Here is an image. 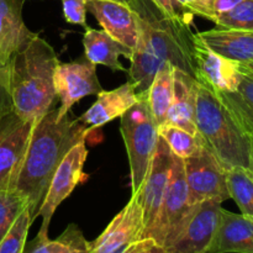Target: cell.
Instances as JSON below:
<instances>
[{
    "label": "cell",
    "mask_w": 253,
    "mask_h": 253,
    "mask_svg": "<svg viewBox=\"0 0 253 253\" xmlns=\"http://www.w3.org/2000/svg\"><path fill=\"white\" fill-rule=\"evenodd\" d=\"M130 6L137 20L138 40L130 58L128 82L138 98H147L156 73L166 63L199 81L193 20L169 15L151 0H131Z\"/></svg>",
    "instance_id": "obj_1"
},
{
    "label": "cell",
    "mask_w": 253,
    "mask_h": 253,
    "mask_svg": "<svg viewBox=\"0 0 253 253\" xmlns=\"http://www.w3.org/2000/svg\"><path fill=\"white\" fill-rule=\"evenodd\" d=\"M90 132L71 111L63 118L52 108L35 125L29 146L10 189L27 200L32 222L43 203L52 177L67 153Z\"/></svg>",
    "instance_id": "obj_2"
},
{
    "label": "cell",
    "mask_w": 253,
    "mask_h": 253,
    "mask_svg": "<svg viewBox=\"0 0 253 253\" xmlns=\"http://www.w3.org/2000/svg\"><path fill=\"white\" fill-rule=\"evenodd\" d=\"M59 59L53 47L39 34L7 63L12 110L24 120L37 124L56 100L53 77Z\"/></svg>",
    "instance_id": "obj_3"
},
{
    "label": "cell",
    "mask_w": 253,
    "mask_h": 253,
    "mask_svg": "<svg viewBox=\"0 0 253 253\" xmlns=\"http://www.w3.org/2000/svg\"><path fill=\"white\" fill-rule=\"evenodd\" d=\"M195 125L205 147L226 170L245 168L253 172L251 136L242 128L217 94L205 84H197Z\"/></svg>",
    "instance_id": "obj_4"
},
{
    "label": "cell",
    "mask_w": 253,
    "mask_h": 253,
    "mask_svg": "<svg viewBox=\"0 0 253 253\" xmlns=\"http://www.w3.org/2000/svg\"><path fill=\"white\" fill-rule=\"evenodd\" d=\"M120 131L130 162L131 190L136 194L147 174L157 147L158 125L146 98H140L120 116Z\"/></svg>",
    "instance_id": "obj_5"
},
{
    "label": "cell",
    "mask_w": 253,
    "mask_h": 253,
    "mask_svg": "<svg viewBox=\"0 0 253 253\" xmlns=\"http://www.w3.org/2000/svg\"><path fill=\"white\" fill-rule=\"evenodd\" d=\"M182 158L173 155L170 177L155 222L141 239H152L165 249L175 237L192 210Z\"/></svg>",
    "instance_id": "obj_6"
},
{
    "label": "cell",
    "mask_w": 253,
    "mask_h": 253,
    "mask_svg": "<svg viewBox=\"0 0 253 253\" xmlns=\"http://www.w3.org/2000/svg\"><path fill=\"white\" fill-rule=\"evenodd\" d=\"M183 165L190 205L204 200L222 203L230 199L227 170L205 146H202L194 155L184 158Z\"/></svg>",
    "instance_id": "obj_7"
},
{
    "label": "cell",
    "mask_w": 253,
    "mask_h": 253,
    "mask_svg": "<svg viewBox=\"0 0 253 253\" xmlns=\"http://www.w3.org/2000/svg\"><path fill=\"white\" fill-rule=\"evenodd\" d=\"M85 141H79L67 153L52 177L46 197L37 212V216H41L42 219L37 239L48 237V227L54 211L72 194L83 177V167L88 156Z\"/></svg>",
    "instance_id": "obj_8"
},
{
    "label": "cell",
    "mask_w": 253,
    "mask_h": 253,
    "mask_svg": "<svg viewBox=\"0 0 253 253\" xmlns=\"http://www.w3.org/2000/svg\"><path fill=\"white\" fill-rule=\"evenodd\" d=\"M222 203L204 200L193 205L166 253H207L220 219Z\"/></svg>",
    "instance_id": "obj_9"
},
{
    "label": "cell",
    "mask_w": 253,
    "mask_h": 253,
    "mask_svg": "<svg viewBox=\"0 0 253 253\" xmlns=\"http://www.w3.org/2000/svg\"><path fill=\"white\" fill-rule=\"evenodd\" d=\"M56 96L61 100V106L57 109L59 119L71 111V108L88 95H98L103 88L96 76L95 64L84 57L78 61L62 63L56 67L53 77Z\"/></svg>",
    "instance_id": "obj_10"
},
{
    "label": "cell",
    "mask_w": 253,
    "mask_h": 253,
    "mask_svg": "<svg viewBox=\"0 0 253 253\" xmlns=\"http://www.w3.org/2000/svg\"><path fill=\"white\" fill-rule=\"evenodd\" d=\"M35 125L15 111L0 119V189H10L14 183Z\"/></svg>",
    "instance_id": "obj_11"
},
{
    "label": "cell",
    "mask_w": 253,
    "mask_h": 253,
    "mask_svg": "<svg viewBox=\"0 0 253 253\" xmlns=\"http://www.w3.org/2000/svg\"><path fill=\"white\" fill-rule=\"evenodd\" d=\"M172 162V151L160 136L147 174L141 184V188L136 193L143 214V230L141 236L150 230L155 222L169 180Z\"/></svg>",
    "instance_id": "obj_12"
},
{
    "label": "cell",
    "mask_w": 253,
    "mask_h": 253,
    "mask_svg": "<svg viewBox=\"0 0 253 253\" xmlns=\"http://www.w3.org/2000/svg\"><path fill=\"white\" fill-rule=\"evenodd\" d=\"M143 214L137 195L132 194L123 210L111 220L103 234L90 242L89 253H123L141 239Z\"/></svg>",
    "instance_id": "obj_13"
},
{
    "label": "cell",
    "mask_w": 253,
    "mask_h": 253,
    "mask_svg": "<svg viewBox=\"0 0 253 253\" xmlns=\"http://www.w3.org/2000/svg\"><path fill=\"white\" fill-rule=\"evenodd\" d=\"M194 56L199 83L208 85L215 93L232 91L237 88L242 76L240 64L210 49L198 35L195 37Z\"/></svg>",
    "instance_id": "obj_14"
},
{
    "label": "cell",
    "mask_w": 253,
    "mask_h": 253,
    "mask_svg": "<svg viewBox=\"0 0 253 253\" xmlns=\"http://www.w3.org/2000/svg\"><path fill=\"white\" fill-rule=\"evenodd\" d=\"M86 9L104 31L133 51L138 40V27L130 4L114 0H86Z\"/></svg>",
    "instance_id": "obj_15"
},
{
    "label": "cell",
    "mask_w": 253,
    "mask_h": 253,
    "mask_svg": "<svg viewBox=\"0 0 253 253\" xmlns=\"http://www.w3.org/2000/svg\"><path fill=\"white\" fill-rule=\"evenodd\" d=\"M207 253H253V217L221 208L219 224Z\"/></svg>",
    "instance_id": "obj_16"
},
{
    "label": "cell",
    "mask_w": 253,
    "mask_h": 253,
    "mask_svg": "<svg viewBox=\"0 0 253 253\" xmlns=\"http://www.w3.org/2000/svg\"><path fill=\"white\" fill-rule=\"evenodd\" d=\"M25 0H0V67L31 41L37 34L30 31L22 19Z\"/></svg>",
    "instance_id": "obj_17"
},
{
    "label": "cell",
    "mask_w": 253,
    "mask_h": 253,
    "mask_svg": "<svg viewBox=\"0 0 253 253\" xmlns=\"http://www.w3.org/2000/svg\"><path fill=\"white\" fill-rule=\"evenodd\" d=\"M96 96L95 103L79 118L90 131L120 118L140 100L130 82H126L114 90H101Z\"/></svg>",
    "instance_id": "obj_18"
},
{
    "label": "cell",
    "mask_w": 253,
    "mask_h": 253,
    "mask_svg": "<svg viewBox=\"0 0 253 253\" xmlns=\"http://www.w3.org/2000/svg\"><path fill=\"white\" fill-rule=\"evenodd\" d=\"M173 98L166 124L178 126L198 135L195 125L198 81H195L189 74L175 68L173 72Z\"/></svg>",
    "instance_id": "obj_19"
},
{
    "label": "cell",
    "mask_w": 253,
    "mask_h": 253,
    "mask_svg": "<svg viewBox=\"0 0 253 253\" xmlns=\"http://www.w3.org/2000/svg\"><path fill=\"white\" fill-rule=\"evenodd\" d=\"M197 35L210 49L231 61L253 62V31L216 27Z\"/></svg>",
    "instance_id": "obj_20"
},
{
    "label": "cell",
    "mask_w": 253,
    "mask_h": 253,
    "mask_svg": "<svg viewBox=\"0 0 253 253\" xmlns=\"http://www.w3.org/2000/svg\"><path fill=\"white\" fill-rule=\"evenodd\" d=\"M84 57L93 64H103L113 71L125 72L119 57L124 56L130 59L132 49L120 43L104 30H94L86 27L83 35Z\"/></svg>",
    "instance_id": "obj_21"
},
{
    "label": "cell",
    "mask_w": 253,
    "mask_h": 253,
    "mask_svg": "<svg viewBox=\"0 0 253 253\" xmlns=\"http://www.w3.org/2000/svg\"><path fill=\"white\" fill-rule=\"evenodd\" d=\"M242 72L241 79L237 88L232 91L216 93L222 103L227 106L240 125L249 135L253 133V73Z\"/></svg>",
    "instance_id": "obj_22"
},
{
    "label": "cell",
    "mask_w": 253,
    "mask_h": 253,
    "mask_svg": "<svg viewBox=\"0 0 253 253\" xmlns=\"http://www.w3.org/2000/svg\"><path fill=\"white\" fill-rule=\"evenodd\" d=\"M173 72L174 67L166 63L158 69L147 91V103L157 125H162L167 120L168 111L173 98Z\"/></svg>",
    "instance_id": "obj_23"
},
{
    "label": "cell",
    "mask_w": 253,
    "mask_h": 253,
    "mask_svg": "<svg viewBox=\"0 0 253 253\" xmlns=\"http://www.w3.org/2000/svg\"><path fill=\"white\" fill-rule=\"evenodd\" d=\"M90 242L76 224H71L56 240L37 239L25 246L24 253H89Z\"/></svg>",
    "instance_id": "obj_24"
},
{
    "label": "cell",
    "mask_w": 253,
    "mask_h": 253,
    "mask_svg": "<svg viewBox=\"0 0 253 253\" xmlns=\"http://www.w3.org/2000/svg\"><path fill=\"white\" fill-rule=\"evenodd\" d=\"M230 199H234L241 214L253 217V172L245 168H231L226 172Z\"/></svg>",
    "instance_id": "obj_25"
},
{
    "label": "cell",
    "mask_w": 253,
    "mask_h": 253,
    "mask_svg": "<svg viewBox=\"0 0 253 253\" xmlns=\"http://www.w3.org/2000/svg\"><path fill=\"white\" fill-rule=\"evenodd\" d=\"M158 135L166 141L173 155L182 160L194 155L202 146H204L199 135H194L170 124L165 123L158 126Z\"/></svg>",
    "instance_id": "obj_26"
},
{
    "label": "cell",
    "mask_w": 253,
    "mask_h": 253,
    "mask_svg": "<svg viewBox=\"0 0 253 253\" xmlns=\"http://www.w3.org/2000/svg\"><path fill=\"white\" fill-rule=\"evenodd\" d=\"M27 208V200L19 193L12 189H0V241Z\"/></svg>",
    "instance_id": "obj_27"
},
{
    "label": "cell",
    "mask_w": 253,
    "mask_h": 253,
    "mask_svg": "<svg viewBox=\"0 0 253 253\" xmlns=\"http://www.w3.org/2000/svg\"><path fill=\"white\" fill-rule=\"evenodd\" d=\"M212 22L221 29L253 31V0H244L230 11L216 15Z\"/></svg>",
    "instance_id": "obj_28"
},
{
    "label": "cell",
    "mask_w": 253,
    "mask_h": 253,
    "mask_svg": "<svg viewBox=\"0 0 253 253\" xmlns=\"http://www.w3.org/2000/svg\"><path fill=\"white\" fill-rule=\"evenodd\" d=\"M32 225L29 208L21 212L11 229L0 241V253H24L27 235Z\"/></svg>",
    "instance_id": "obj_29"
},
{
    "label": "cell",
    "mask_w": 253,
    "mask_h": 253,
    "mask_svg": "<svg viewBox=\"0 0 253 253\" xmlns=\"http://www.w3.org/2000/svg\"><path fill=\"white\" fill-rule=\"evenodd\" d=\"M64 20L69 24L81 25L84 29L86 25V0H61Z\"/></svg>",
    "instance_id": "obj_30"
},
{
    "label": "cell",
    "mask_w": 253,
    "mask_h": 253,
    "mask_svg": "<svg viewBox=\"0 0 253 253\" xmlns=\"http://www.w3.org/2000/svg\"><path fill=\"white\" fill-rule=\"evenodd\" d=\"M151 1L155 2L163 11L173 16L190 20H193V16H194L190 12V5L194 0H151Z\"/></svg>",
    "instance_id": "obj_31"
},
{
    "label": "cell",
    "mask_w": 253,
    "mask_h": 253,
    "mask_svg": "<svg viewBox=\"0 0 253 253\" xmlns=\"http://www.w3.org/2000/svg\"><path fill=\"white\" fill-rule=\"evenodd\" d=\"M11 111L14 110L9 89V68L6 64L0 67V119Z\"/></svg>",
    "instance_id": "obj_32"
},
{
    "label": "cell",
    "mask_w": 253,
    "mask_h": 253,
    "mask_svg": "<svg viewBox=\"0 0 253 253\" xmlns=\"http://www.w3.org/2000/svg\"><path fill=\"white\" fill-rule=\"evenodd\" d=\"M123 253H166L163 246L152 239H141L126 247Z\"/></svg>",
    "instance_id": "obj_33"
},
{
    "label": "cell",
    "mask_w": 253,
    "mask_h": 253,
    "mask_svg": "<svg viewBox=\"0 0 253 253\" xmlns=\"http://www.w3.org/2000/svg\"><path fill=\"white\" fill-rule=\"evenodd\" d=\"M215 2H216V0H194L190 5V12L193 15L212 21L215 16Z\"/></svg>",
    "instance_id": "obj_34"
},
{
    "label": "cell",
    "mask_w": 253,
    "mask_h": 253,
    "mask_svg": "<svg viewBox=\"0 0 253 253\" xmlns=\"http://www.w3.org/2000/svg\"><path fill=\"white\" fill-rule=\"evenodd\" d=\"M242 1H244V0H216V2H215L214 5L215 16L219 14H224V12L230 11V10L234 9L235 6H237V5Z\"/></svg>",
    "instance_id": "obj_35"
},
{
    "label": "cell",
    "mask_w": 253,
    "mask_h": 253,
    "mask_svg": "<svg viewBox=\"0 0 253 253\" xmlns=\"http://www.w3.org/2000/svg\"><path fill=\"white\" fill-rule=\"evenodd\" d=\"M240 67H241L242 69H245V71H249L253 73V62H250V63H239Z\"/></svg>",
    "instance_id": "obj_36"
},
{
    "label": "cell",
    "mask_w": 253,
    "mask_h": 253,
    "mask_svg": "<svg viewBox=\"0 0 253 253\" xmlns=\"http://www.w3.org/2000/svg\"><path fill=\"white\" fill-rule=\"evenodd\" d=\"M114 1H120V2H125V4H130L131 0H114Z\"/></svg>",
    "instance_id": "obj_37"
},
{
    "label": "cell",
    "mask_w": 253,
    "mask_h": 253,
    "mask_svg": "<svg viewBox=\"0 0 253 253\" xmlns=\"http://www.w3.org/2000/svg\"><path fill=\"white\" fill-rule=\"evenodd\" d=\"M250 136H251V140H252V147H253V133H252V135H250Z\"/></svg>",
    "instance_id": "obj_38"
}]
</instances>
